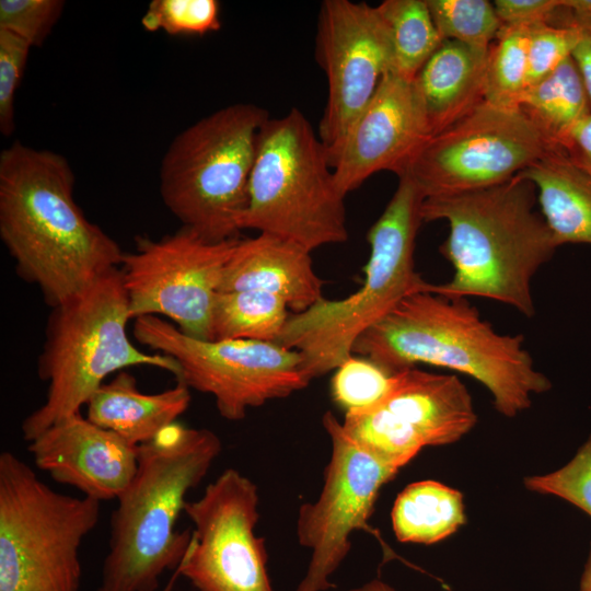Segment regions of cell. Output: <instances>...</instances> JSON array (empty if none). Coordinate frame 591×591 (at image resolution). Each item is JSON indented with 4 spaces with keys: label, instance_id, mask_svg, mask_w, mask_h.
<instances>
[{
    "label": "cell",
    "instance_id": "obj_1",
    "mask_svg": "<svg viewBox=\"0 0 591 591\" xmlns=\"http://www.w3.org/2000/svg\"><path fill=\"white\" fill-rule=\"evenodd\" d=\"M65 157L14 141L0 153V237L16 274L50 308L120 267L118 243L91 222L73 196Z\"/></svg>",
    "mask_w": 591,
    "mask_h": 591
},
{
    "label": "cell",
    "instance_id": "obj_2",
    "mask_svg": "<svg viewBox=\"0 0 591 591\" xmlns=\"http://www.w3.org/2000/svg\"><path fill=\"white\" fill-rule=\"evenodd\" d=\"M523 341L522 335L496 332L467 299L422 291L367 329L352 354L392 372L425 363L466 374L491 393L501 415L515 417L534 394L552 387Z\"/></svg>",
    "mask_w": 591,
    "mask_h": 591
},
{
    "label": "cell",
    "instance_id": "obj_3",
    "mask_svg": "<svg viewBox=\"0 0 591 591\" xmlns=\"http://www.w3.org/2000/svg\"><path fill=\"white\" fill-rule=\"evenodd\" d=\"M536 200L535 186L520 175L484 189L425 198L422 221L449 224L440 252L454 270L449 281L429 283L427 291L491 299L532 317V279L558 247L534 209Z\"/></svg>",
    "mask_w": 591,
    "mask_h": 591
},
{
    "label": "cell",
    "instance_id": "obj_4",
    "mask_svg": "<svg viewBox=\"0 0 591 591\" xmlns=\"http://www.w3.org/2000/svg\"><path fill=\"white\" fill-rule=\"evenodd\" d=\"M221 449L213 431L178 422L138 445L137 471L112 513L94 591H157L160 577L177 569L192 538V532L175 529L177 519Z\"/></svg>",
    "mask_w": 591,
    "mask_h": 591
},
{
    "label": "cell",
    "instance_id": "obj_5",
    "mask_svg": "<svg viewBox=\"0 0 591 591\" xmlns=\"http://www.w3.org/2000/svg\"><path fill=\"white\" fill-rule=\"evenodd\" d=\"M424 199L413 182L398 177L394 195L368 231L362 286L346 298H324L289 316L276 344L300 352L310 380L334 371L352 355L356 340L405 298L427 291L429 282L414 262Z\"/></svg>",
    "mask_w": 591,
    "mask_h": 591
},
{
    "label": "cell",
    "instance_id": "obj_6",
    "mask_svg": "<svg viewBox=\"0 0 591 591\" xmlns=\"http://www.w3.org/2000/svg\"><path fill=\"white\" fill-rule=\"evenodd\" d=\"M51 309L37 361L38 376L48 387L44 403L22 421L25 441L80 413L111 373L149 366L178 376L173 358L146 354L129 339L132 318L119 268Z\"/></svg>",
    "mask_w": 591,
    "mask_h": 591
},
{
    "label": "cell",
    "instance_id": "obj_7",
    "mask_svg": "<svg viewBox=\"0 0 591 591\" xmlns=\"http://www.w3.org/2000/svg\"><path fill=\"white\" fill-rule=\"evenodd\" d=\"M345 197L304 114L291 108L269 117L259 134L240 229L273 234L310 252L345 243Z\"/></svg>",
    "mask_w": 591,
    "mask_h": 591
},
{
    "label": "cell",
    "instance_id": "obj_8",
    "mask_svg": "<svg viewBox=\"0 0 591 591\" xmlns=\"http://www.w3.org/2000/svg\"><path fill=\"white\" fill-rule=\"evenodd\" d=\"M265 108L235 103L181 131L161 161L160 194L166 208L204 239L239 237Z\"/></svg>",
    "mask_w": 591,
    "mask_h": 591
},
{
    "label": "cell",
    "instance_id": "obj_9",
    "mask_svg": "<svg viewBox=\"0 0 591 591\" xmlns=\"http://www.w3.org/2000/svg\"><path fill=\"white\" fill-rule=\"evenodd\" d=\"M101 501L55 491L15 454L0 453V591H80L79 549Z\"/></svg>",
    "mask_w": 591,
    "mask_h": 591
},
{
    "label": "cell",
    "instance_id": "obj_10",
    "mask_svg": "<svg viewBox=\"0 0 591 591\" xmlns=\"http://www.w3.org/2000/svg\"><path fill=\"white\" fill-rule=\"evenodd\" d=\"M136 340L173 358L176 380L215 398L220 416L237 421L247 410L305 389L311 380L299 351L271 341L198 339L155 315L135 318Z\"/></svg>",
    "mask_w": 591,
    "mask_h": 591
},
{
    "label": "cell",
    "instance_id": "obj_11",
    "mask_svg": "<svg viewBox=\"0 0 591 591\" xmlns=\"http://www.w3.org/2000/svg\"><path fill=\"white\" fill-rule=\"evenodd\" d=\"M560 150L519 108L483 102L429 137L407 161V177L424 198L500 185Z\"/></svg>",
    "mask_w": 591,
    "mask_h": 591
},
{
    "label": "cell",
    "instance_id": "obj_12",
    "mask_svg": "<svg viewBox=\"0 0 591 591\" xmlns=\"http://www.w3.org/2000/svg\"><path fill=\"white\" fill-rule=\"evenodd\" d=\"M237 240L211 242L185 227L161 239L137 236L119 268L131 318L163 315L185 335L212 339L215 298Z\"/></svg>",
    "mask_w": 591,
    "mask_h": 591
},
{
    "label": "cell",
    "instance_id": "obj_13",
    "mask_svg": "<svg viewBox=\"0 0 591 591\" xmlns=\"http://www.w3.org/2000/svg\"><path fill=\"white\" fill-rule=\"evenodd\" d=\"M322 424L332 454L320 496L299 509L298 541L311 556L296 591L334 587L331 578L350 552V535L368 529L381 488L401 470L354 441L331 410L323 415Z\"/></svg>",
    "mask_w": 591,
    "mask_h": 591
},
{
    "label": "cell",
    "instance_id": "obj_14",
    "mask_svg": "<svg viewBox=\"0 0 591 591\" xmlns=\"http://www.w3.org/2000/svg\"><path fill=\"white\" fill-rule=\"evenodd\" d=\"M258 503L257 486L234 468L186 500L195 529L178 569L198 591H274L265 540L255 534Z\"/></svg>",
    "mask_w": 591,
    "mask_h": 591
},
{
    "label": "cell",
    "instance_id": "obj_15",
    "mask_svg": "<svg viewBox=\"0 0 591 591\" xmlns=\"http://www.w3.org/2000/svg\"><path fill=\"white\" fill-rule=\"evenodd\" d=\"M476 421L473 399L456 375L414 367L395 372L379 404L346 412L341 426L354 441L402 468L426 447L456 442Z\"/></svg>",
    "mask_w": 591,
    "mask_h": 591
},
{
    "label": "cell",
    "instance_id": "obj_16",
    "mask_svg": "<svg viewBox=\"0 0 591 591\" xmlns=\"http://www.w3.org/2000/svg\"><path fill=\"white\" fill-rule=\"evenodd\" d=\"M316 60L327 80L317 134L331 161L381 79L393 71L391 32L378 7L350 0L323 1Z\"/></svg>",
    "mask_w": 591,
    "mask_h": 591
},
{
    "label": "cell",
    "instance_id": "obj_17",
    "mask_svg": "<svg viewBox=\"0 0 591 591\" xmlns=\"http://www.w3.org/2000/svg\"><path fill=\"white\" fill-rule=\"evenodd\" d=\"M429 137L414 79L387 72L329 161L338 188L346 196L378 172L398 175Z\"/></svg>",
    "mask_w": 591,
    "mask_h": 591
},
{
    "label": "cell",
    "instance_id": "obj_18",
    "mask_svg": "<svg viewBox=\"0 0 591 591\" xmlns=\"http://www.w3.org/2000/svg\"><path fill=\"white\" fill-rule=\"evenodd\" d=\"M28 451L55 482L99 501L117 499L138 466V445L80 413L43 431L28 442Z\"/></svg>",
    "mask_w": 591,
    "mask_h": 591
},
{
    "label": "cell",
    "instance_id": "obj_19",
    "mask_svg": "<svg viewBox=\"0 0 591 591\" xmlns=\"http://www.w3.org/2000/svg\"><path fill=\"white\" fill-rule=\"evenodd\" d=\"M311 253L268 233L239 239L219 292L263 291L281 298L293 313L303 312L325 298Z\"/></svg>",
    "mask_w": 591,
    "mask_h": 591
},
{
    "label": "cell",
    "instance_id": "obj_20",
    "mask_svg": "<svg viewBox=\"0 0 591 591\" xmlns=\"http://www.w3.org/2000/svg\"><path fill=\"white\" fill-rule=\"evenodd\" d=\"M489 50L443 40L415 77L430 137L484 102Z\"/></svg>",
    "mask_w": 591,
    "mask_h": 591
},
{
    "label": "cell",
    "instance_id": "obj_21",
    "mask_svg": "<svg viewBox=\"0 0 591 591\" xmlns=\"http://www.w3.org/2000/svg\"><path fill=\"white\" fill-rule=\"evenodd\" d=\"M190 399V389L182 381L165 391L146 394L138 389L136 378L123 370L92 394L86 418L139 445L176 422Z\"/></svg>",
    "mask_w": 591,
    "mask_h": 591
},
{
    "label": "cell",
    "instance_id": "obj_22",
    "mask_svg": "<svg viewBox=\"0 0 591 591\" xmlns=\"http://www.w3.org/2000/svg\"><path fill=\"white\" fill-rule=\"evenodd\" d=\"M518 175L535 186L541 213L557 246L591 245V175L561 150L548 153Z\"/></svg>",
    "mask_w": 591,
    "mask_h": 591
},
{
    "label": "cell",
    "instance_id": "obj_23",
    "mask_svg": "<svg viewBox=\"0 0 591 591\" xmlns=\"http://www.w3.org/2000/svg\"><path fill=\"white\" fill-rule=\"evenodd\" d=\"M391 519L399 542L434 544L465 523L463 495L436 480L415 482L398 494Z\"/></svg>",
    "mask_w": 591,
    "mask_h": 591
},
{
    "label": "cell",
    "instance_id": "obj_24",
    "mask_svg": "<svg viewBox=\"0 0 591 591\" xmlns=\"http://www.w3.org/2000/svg\"><path fill=\"white\" fill-rule=\"evenodd\" d=\"M518 108L559 149L572 126L591 113V103L572 56L528 85L519 97Z\"/></svg>",
    "mask_w": 591,
    "mask_h": 591
},
{
    "label": "cell",
    "instance_id": "obj_25",
    "mask_svg": "<svg viewBox=\"0 0 591 591\" xmlns=\"http://www.w3.org/2000/svg\"><path fill=\"white\" fill-rule=\"evenodd\" d=\"M291 314L279 297L255 290L218 292L212 308V339L276 343Z\"/></svg>",
    "mask_w": 591,
    "mask_h": 591
},
{
    "label": "cell",
    "instance_id": "obj_26",
    "mask_svg": "<svg viewBox=\"0 0 591 591\" xmlns=\"http://www.w3.org/2000/svg\"><path fill=\"white\" fill-rule=\"evenodd\" d=\"M376 7L391 32L393 71L415 79L443 42L426 0H385Z\"/></svg>",
    "mask_w": 591,
    "mask_h": 591
},
{
    "label": "cell",
    "instance_id": "obj_27",
    "mask_svg": "<svg viewBox=\"0 0 591 591\" xmlns=\"http://www.w3.org/2000/svg\"><path fill=\"white\" fill-rule=\"evenodd\" d=\"M529 28L502 25L490 46L485 73L484 101L518 108L526 88Z\"/></svg>",
    "mask_w": 591,
    "mask_h": 591
},
{
    "label": "cell",
    "instance_id": "obj_28",
    "mask_svg": "<svg viewBox=\"0 0 591 591\" xmlns=\"http://www.w3.org/2000/svg\"><path fill=\"white\" fill-rule=\"evenodd\" d=\"M438 33L443 40L489 50L502 22L488 0H426Z\"/></svg>",
    "mask_w": 591,
    "mask_h": 591
},
{
    "label": "cell",
    "instance_id": "obj_29",
    "mask_svg": "<svg viewBox=\"0 0 591 591\" xmlns=\"http://www.w3.org/2000/svg\"><path fill=\"white\" fill-rule=\"evenodd\" d=\"M394 376L395 372L369 358L352 354L334 370L331 395L345 412L366 409L379 404L387 395Z\"/></svg>",
    "mask_w": 591,
    "mask_h": 591
},
{
    "label": "cell",
    "instance_id": "obj_30",
    "mask_svg": "<svg viewBox=\"0 0 591 591\" xmlns=\"http://www.w3.org/2000/svg\"><path fill=\"white\" fill-rule=\"evenodd\" d=\"M141 24L149 32L204 35L220 30V4L217 0H153Z\"/></svg>",
    "mask_w": 591,
    "mask_h": 591
},
{
    "label": "cell",
    "instance_id": "obj_31",
    "mask_svg": "<svg viewBox=\"0 0 591 591\" xmlns=\"http://www.w3.org/2000/svg\"><path fill=\"white\" fill-rule=\"evenodd\" d=\"M524 486L534 493L564 499L591 518V434L564 466L525 477Z\"/></svg>",
    "mask_w": 591,
    "mask_h": 591
},
{
    "label": "cell",
    "instance_id": "obj_32",
    "mask_svg": "<svg viewBox=\"0 0 591 591\" xmlns=\"http://www.w3.org/2000/svg\"><path fill=\"white\" fill-rule=\"evenodd\" d=\"M580 34L571 26L540 24L529 28L526 86L554 71L579 43Z\"/></svg>",
    "mask_w": 591,
    "mask_h": 591
},
{
    "label": "cell",
    "instance_id": "obj_33",
    "mask_svg": "<svg viewBox=\"0 0 591 591\" xmlns=\"http://www.w3.org/2000/svg\"><path fill=\"white\" fill-rule=\"evenodd\" d=\"M61 0H1L0 28L8 30L28 42L40 45L60 18Z\"/></svg>",
    "mask_w": 591,
    "mask_h": 591
},
{
    "label": "cell",
    "instance_id": "obj_34",
    "mask_svg": "<svg viewBox=\"0 0 591 591\" xmlns=\"http://www.w3.org/2000/svg\"><path fill=\"white\" fill-rule=\"evenodd\" d=\"M31 48L32 45L22 37L0 28V130L5 137L15 128V93Z\"/></svg>",
    "mask_w": 591,
    "mask_h": 591
},
{
    "label": "cell",
    "instance_id": "obj_35",
    "mask_svg": "<svg viewBox=\"0 0 591 591\" xmlns=\"http://www.w3.org/2000/svg\"><path fill=\"white\" fill-rule=\"evenodd\" d=\"M558 25L575 27L580 34L571 56L591 103V0H563Z\"/></svg>",
    "mask_w": 591,
    "mask_h": 591
},
{
    "label": "cell",
    "instance_id": "obj_36",
    "mask_svg": "<svg viewBox=\"0 0 591 591\" xmlns=\"http://www.w3.org/2000/svg\"><path fill=\"white\" fill-rule=\"evenodd\" d=\"M563 0H496L498 18L506 26L530 28L540 24L554 25Z\"/></svg>",
    "mask_w": 591,
    "mask_h": 591
},
{
    "label": "cell",
    "instance_id": "obj_37",
    "mask_svg": "<svg viewBox=\"0 0 591 591\" xmlns=\"http://www.w3.org/2000/svg\"><path fill=\"white\" fill-rule=\"evenodd\" d=\"M559 149L578 169L591 175V113L572 126Z\"/></svg>",
    "mask_w": 591,
    "mask_h": 591
},
{
    "label": "cell",
    "instance_id": "obj_38",
    "mask_svg": "<svg viewBox=\"0 0 591 591\" xmlns=\"http://www.w3.org/2000/svg\"><path fill=\"white\" fill-rule=\"evenodd\" d=\"M348 591H396L391 584L387 582L374 578L359 587L352 588Z\"/></svg>",
    "mask_w": 591,
    "mask_h": 591
},
{
    "label": "cell",
    "instance_id": "obj_39",
    "mask_svg": "<svg viewBox=\"0 0 591 591\" xmlns=\"http://www.w3.org/2000/svg\"><path fill=\"white\" fill-rule=\"evenodd\" d=\"M578 591H591V545L580 576Z\"/></svg>",
    "mask_w": 591,
    "mask_h": 591
},
{
    "label": "cell",
    "instance_id": "obj_40",
    "mask_svg": "<svg viewBox=\"0 0 591 591\" xmlns=\"http://www.w3.org/2000/svg\"><path fill=\"white\" fill-rule=\"evenodd\" d=\"M181 576L179 575V569L177 568L176 570L173 571V576H172V579L169 581V583L165 586L164 590L163 591H172L173 589V586H174V582L176 580V578Z\"/></svg>",
    "mask_w": 591,
    "mask_h": 591
}]
</instances>
